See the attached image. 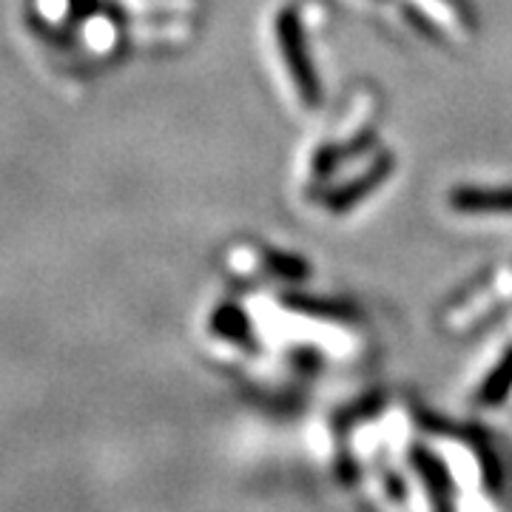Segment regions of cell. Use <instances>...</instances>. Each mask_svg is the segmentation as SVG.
Wrapping results in <instances>:
<instances>
[{"label": "cell", "instance_id": "3957f363", "mask_svg": "<svg viewBox=\"0 0 512 512\" xmlns=\"http://www.w3.org/2000/svg\"><path fill=\"white\" fill-rule=\"evenodd\" d=\"M390 168H393V163H390V157H382V160H376L373 163V168H367L362 177H356L353 183L342 185L339 191H333L328 197V208L330 211H348V208H353L356 202L362 200V197H367L376 185H379V180H382L384 174H390Z\"/></svg>", "mask_w": 512, "mask_h": 512}, {"label": "cell", "instance_id": "7a4b0ae2", "mask_svg": "<svg viewBox=\"0 0 512 512\" xmlns=\"http://www.w3.org/2000/svg\"><path fill=\"white\" fill-rule=\"evenodd\" d=\"M456 211L464 214H512V188H473L464 185L450 194Z\"/></svg>", "mask_w": 512, "mask_h": 512}, {"label": "cell", "instance_id": "6da1fadb", "mask_svg": "<svg viewBox=\"0 0 512 512\" xmlns=\"http://www.w3.org/2000/svg\"><path fill=\"white\" fill-rule=\"evenodd\" d=\"M276 37H279V49H282V60L291 72V80L296 83V92L302 97V103L313 109L322 103V83L313 72L311 55L305 49V35H302V23L296 12H282L279 23H276Z\"/></svg>", "mask_w": 512, "mask_h": 512}, {"label": "cell", "instance_id": "277c9868", "mask_svg": "<svg viewBox=\"0 0 512 512\" xmlns=\"http://www.w3.org/2000/svg\"><path fill=\"white\" fill-rule=\"evenodd\" d=\"M512 387V350L498 362L493 373L487 376V382L481 387V402L484 404H498L501 399H507V393H510Z\"/></svg>", "mask_w": 512, "mask_h": 512}]
</instances>
